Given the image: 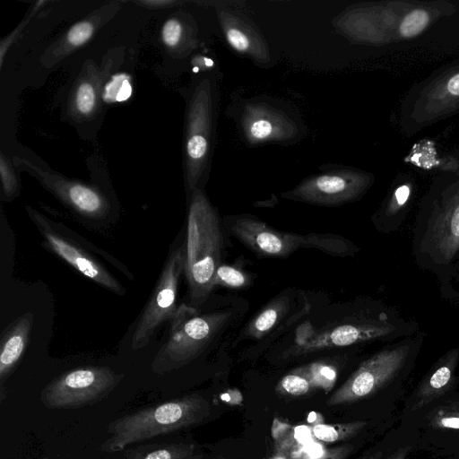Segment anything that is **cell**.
<instances>
[{
    "label": "cell",
    "mask_w": 459,
    "mask_h": 459,
    "mask_svg": "<svg viewBox=\"0 0 459 459\" xmlns=\"http://www.w3.org/2000/svg\"><path fill=\"white\" fill-rule=\"evenodd\" d=\"M411 249L415 264L433 273L446 299H459V191L429 199L414 222Z\"/></svg>",
    "instance_id": "cell-1"
},
{
    "label": "cell",
    "mask_w": 459,
    "mask_h": 459,
    "mask_svg": "<svg viewBox=\"0 0 459 459\" xmlns=\"http://www.w3.org/2000/svg\"><path fill=\"white\" fill-rule=\"evenodd\" d=\"M224 237L216 210L205 195L195 189L187 213L185 270L189 305L200 307L214 289L217 269L222 264Z\"/></svg>",
    "instance_id": "cell-2"
},
{
    "label": "cell",
    "mask_w": 459,
    "mask_h": 459,
    "mask_svg": "<svg viewBox=\"0 0 459 459\" xmlns=\"http://www.w3.org/2000/svg\"><path fill=\"white\" fill-rule=\"evenodd\" d=\"M425 339L426 333L419 331L372 354L331 395L328 404L353 403L401 381L412 369Z\"/></svg>",
    "instance_id": "cell-3"
},
{
    "label": "cell",
    "mask_w": 459,
    "mask_h": 459,
    "mask_svg": "<svg viewBox=\"0 0 459 459\" xmlns=\"http://www.w3.org/2000/svg\"><path fill=\"white\" fill-rule=\"evenodd\" d=\"M209 411L205 400L186 396L119 418L108 427L102 445L108 452L119 451L135 442L152 438L201 421Z\"/></svg>",
    "instance_id": "cell-4"
},
{
    "label": "cell",
    "mask_w": 459,
    "mask_h": 459,
    "mask_svg": "<svg viewBox=\"0 0 459 459\" xmlns=\"http://www.w3.org/2000/svg\"><path fill=\"white\" fill-rule=\"evenodd\" d=\"M419 331L416 321L404 318L392 307L377 304L344 324L316 331L307 344L290 349L289 353L302 355L376 341L393 342Z\"/></svg>",
    "instance_id": "cell-5"
},
{
    "label": "cell",
    "mask_w": 459,
    "mask_h": 459,
    "mask_svg": "<svg viewBox=\"0 0 459 459\" xmlns=\"http://www.w3.org/2000/svg\"><path fill=\"white\" fill-rule=\"evenodd\" d=\"M230 310L199 314L190 305L178 306L170 322L169 336L152 362L157 372L186 364L199 356L230 321Z\"/></svg>",
    "instance_id": "cell-6"
},
{
    "label": "cell",
    "mask_w": 459,
    "mask_h": 459,
    "mask_svg": "<svg viewBox=\"0 0 459 459\" xmlns=\"http://www.w3.org/2000/svg\"><path fill=\"white\" fill-rule=\"evenodd\" d=\"M230 230L248 249L262 257H287L299 248L314 247L332 255H353L351 241L335 234L300 235L277 230L250 215L230 219Z\"/></svg>",
    "instance_id": "cell-7"
},
{
    "label": "cell",
    "mask_w": 459,
    "mask_h": 459,
    "mask_svg": "<svg viewBox=\"0 0 459 459\" xmlns=\"http://www.w3.org/2000/svg\"><path fill=\"white\" fill-rule=\"evenodd\" d=\"M185 270V244L173 249L162 268L157 284L134 331L131 347L144 348L155 331L177 312L181 275Z\"/></svg>",
    "instance_id": "cell-8"
},
{
    "label": "cell",
    "mask_w": 459,
    "mask_h": 459,
    "mask_svg": "<svg viewBox=\"0 0 459 459\" xmlns=\"http://www.w3.org/2000/svg\"><path fill=\"white\" fill-rule=\"evenodd\" d=\"M121 378L108 367L75 368L52 381L42 392L41 401L48 408L82 406L107 395Z\"/></svg>",
    "instance_id": "cell-9"
},
{
    "label": "cell",
    "mask_w": 459,
    "mask_h": 459,
    "mask_svg": "<svg viewBox=\"0 0 459 459\" xmlns=\"http://www.w3.org/2000/svg\"><path fill=\"white\" fill-rule=\"evenodd\" d=\"M212 91L204 79L195 89L189 103L185 140L186 181L192 192L207 164L212 132Z\"/></svg>",
    "instance_id": "cell-10"
},
{
    "label": "cell",
    "mask_w": 459,
    "mask_h": 459,
    "mask_svg": "<svg viewBox=\"0 0 459 459\" xmlns=\"http://www.w3.org/2000/svg\"><path fill=\"white\" fill-rule=\"evenodd\" d=\"M28 213L43 237L45 246L73 268L105 289L122 295L125 288L106 267L74 240L56 230L38 211L27 207Z\"/></svg>",
    "instance_id": "cell-11"
},
{
    "label": "cell",
    "mask_w": 459,
    "mask_h": 459,
    "mask_svg": "<svg viewBox=\"0 0 459 459\" xmlns=\"http://www.w3.org/2000/svg\"><path fill=\"white\" fill-rule=\"evenodd\" d=\"M367 185L368 179L361 174L350 170L331 171L308 178L282 195L311 204L336 206L355 200Z\"/></svg>",
    "instance_id": "cell-12"
},
{
    "label": "cell",
    "mask_w": 459,
    "mask_h": 459,
    "mask_svg": "<svg viewBox=\"0 0 459 459\" xmlns=\"http://www.w3.org/2000/svg\"><path fill=\"white\" fill-rule=\"evenodd\" d=\"M241 126L251 144L287 141L297 134L295 122L282 111L264 103H249L241 116Z\"/></svg>",
    "instance_id": "cell-13"
},
{
    "label": "cell",
    "mask_w": 459,
    "mask_h": 459,
    "mask_svg": "<svg viewBox=\"0 0 459 459\" xmlns=\"http://www.w3.org/2000/svg\"><path fill=\"white\" fill-rule=\"evenodd\" d=\"M41 182L60 200L80 215L90 219L106 216L109 204L94 187L47 174L34 167Z\"/></svg>",
    "instance_id": "cell-14"
},
{
    "label": "cell",
    "mask_w": 459,
    "mask_h": 459,
    "mask_svg": "<svg viewBox=\"0 0 459 459\" xmlns=\"http://www.w3.org/2000/svg\"><path fill=\"white\" fill-rule=\"evenodd\" d=\"M459 365V347L444 353L431 367L418 385L411 408L418 410L444 395L454 386Z\"/></svg>",
    "instance_id": "cell-15"
},
{
    "label": "cell",
    "mask_w": 459,
    "mask_h": 459,
    "mask_svg": "<svg viewBox=\"0 0 459 459\" xmlns=\"http://www.w3.org/2000/svg\"><path fill=\"white\" fill-rule=\"evenodd\" d=\"M219 18L225 39L232 49L260 62L268 59L264 41L249 23L224 11L220 12Z\"/></svg>",
    "instance_id": "cell-16"
},
{
    "label": "cell",
    "mask_w": 459,
    "mask_h": 459,
    "mask_svg": "<svg viewBox=\"0 0 459 459\" xmlns=\"http://www.w3.org/2000/svg\"><path fill=\"white\" fill-rule=\"evenodd\" d=\"M33 315L24 313L4 332L0 347V377L3 380L22 356L30 335Z\"/></svg>",
    "instance_id": "cell-17"
},
{
    "label": "cell",
    "mask_w": 459,
    "mask_h": 459,
    "mask_svg": "<svg viewBox=\"0 0 459 459\" xmlns=\"http://www.w3.org/2000/svg\"><path fill=\"white\" fill-rule=\"evenodd\" d=\"M411 195V187L409 184L397 186L391 198L373 216L375 228L385 234L398 230L406 218Z\"/></svg>",
    "instance_id": "cell-18"
},
{
    "label": "cell",
    "mask_w": 459,
    "mask_h": 459,
    "mask_svg": "<svg viewBox=\"0 0 459 459\" xmlns=\"http://www.w3.org/2000/svg\"><path fill=\"white\" fill-rule=\"evenodd\" d=\"M288 308L287 297L274 299L250 321L246 329V335L254 339L264 337L277 325Z\"/></svg>",
    "instance_id": "cell-19"
},
{
    "label": "cell",
    "mask_w": 459,
    "mask_h": 459,
    "mask_svg": "<svg viewBox=\"0 0 459 459\" xmlns=\"http://www.w3.org/2000/svg\"><path fill=\"white\" fill-rule=\"evenodd\" d=\"M309 365L293 370L283 377L277 390L284 394L299 396L307 394L313 387H317Z\"/></svg>",
    "instance_id": "cell-20"
},
{
    "label": "cell",
    "mask_w": 459,
    "mask_h": 459,
    "mask_svg": "<svg viewBox=\"0 0 459 459\" xmlns=\"http://www.w3.org/2000/svg\"><path fill=\"white\" fill-rule=\"evenodd\" d=\"M365 424L361 421L342 425L316 424L313 427L312 433L317 439L332 443L354 435Z\"/></svg>",
    "instance_id": "cell-21"
},
{
    "label": "cell",
    "mask_w": 459,
    "mask_h": 459,
    "mask_svg": "<svg viewBox=\"0 0 459 459\" xmlns=\"http://www.w3.org/2000/svg\"><path fill=\"white\" fill-rule=\"evenodd\" d=\"M193 455V446L170 444L148 451L147 453H138L130 459H192Z\"/></svg>",
    "instance_id": "cell-22"
},
{
    "label": "cell",
    "mask_w": 459,
    "mask_h": 459,
    "mask_svg": "<svg viewBox=\"0 0 459 459\" xmlns=\"http://www.w3.org/2000/svg\"><path fill=\"white\" fill-rule=\"evenodd\" d=\"M250 277L242 270L229 264H221L214 277V285L240 290L247 287Z\"/></svg>",
    "instance_id": "cell-23"
},
{
    "label": "cell",
    "mask_w": 459,
    "mask_h": 459,
    "mask_svg": "<svg viewBox=\"0 0 459 459\" xmlns=\"http://www.w3.org/2000/svg\"><path fill=\"white\" fill-rule=\"evenodd\" d=\"M96 105V92L93 85L89 82H82L75 91L74 106L78 113L89 116Z\"/></svg>",
    "instance_id": "cell-24"
},
{
    "label": "cell",
    "mask_w": 459,
    "mask_h": 459,
    "mask_svg": "<svg viewBox=\"0 0 459 459\" xmlns=\"http://www.w3.org/2000/svg\"><path fill=\"white\" fill-rule=\"evenodd\" d=\"M429 20V17L426 11L421 9L413 10L402 21L400 32L403 37H413L423 30Z\"/></svg>",
    "instance_id": "cell-25"
},
{
    "label": "cell",
    "mask_w": 459,
    "mask_h": 459,
    "mask_svg": "<svg viewBox=\"0 0 459 459\" xmlns=\"http://www.w3.org/2000/svg\"><path fill=\"white\" fill-rule=\"evenodd\" d=\"M430 425L437 429L459 430V407L454 406L440 409L437 413L433 414Z\"/></svg>",
    "instance_id": "cell-26"
},
{
    "label": "cell",
    "mask_w": 459,
    "mask_h": 459,
    "mask_svg": "<svg viewBox=\"0 0 459 459\" xmlns=\"http://www.w3.org/2000/svg\"><path fill=\"white\" fill-rule=\"evenodd\" d=\"M94 32V25L91 22L82 21L75 23L66 33L67 45L77 48L87 42Z\"/></svg>",
    "instance_id": "cell-27"
},
{
    "label": "cell",
    "mask_w": 459,
    "mask_h": 459,
    "mask_svg": "<svg viewBox=\"0 0 459 459\" xmlns=\"http://www.w3.org/2000/svg\"><path fill=\"white\" fill-rule=\"evenodd\" d=\"M184 28L180 21L172 18L162 26L161 39L168 48L177 47L182 39Z\"/></svg>",
    "instance_id": "cell-28"
},
{
    "label": "cell",
    "mask_w": 459,
    "mask_h": 459,
    "mask_svg": "<svg viewBox=\"0 0 459 459\" xmlns=\"http://www.w3.org/2000/svg\"><path fill=\"white\" fill-rule=\"evenodd\" d=\"M0 173L4 195L7 198L14 197L18 191L17 178L3 153L0 158Z\"/></svg>",
    "instance_id": "cell-29"
},
{
    "label": "cell",
    "mask_w": 459,
    "mask_h": 459,
    "mask_svg": "<svg viewBox=\"0 0 459 459\" xmlns=\"http://www.w3.org/2000/svg\"><path fill=\"white\" fill-rule=\"evenodd\" d=\"M316 332L308 321L302 323L296 330L294 345L290 349H298L307 344Z\"/></svg>",
    "instance_id": "cell-30"
},
{
    "label": "cell",
    "mask_w": 459,
    "mask_h": 459,
    "mask_svg": "<svg viewBox=\"0 0 459 459\" xmlns=\"http://www.w3.org/2000/svg\"><path fill=\"white\" fill-rule=\"evenodd\" d=\"M294 437L299 444H307L311 441L312 430L307 426H298L294 428Z\"/></svg>",
    "instance_id": "cell-31"
},
{
    "label": "cell",
    "mask_w": 459,
    "mask_h": 459,
    "mask_svg": "<svg viewBox=\"0 0 459 459\" xmlns=\"http://www.w3.org/2000/svg\"><path fill=\"white\" fill-rule=\"evenodd\" d=\"M304 450L310 456V458H320L324 455V449L322 446L313 441L306 444Z\"/></svg>",
    "instance_id": "cell-32"
},
{
    "label": "cell",
    "mask_w": 459,
    "mask_h": 459,
    "mask_svg": "<svg viewBox=\"0 0 459 459\" xmlns=\"http://www.w3.org/2000/svg\"><path fill=\"white\" fill-rule=\"evenodd\" d=\"M447 90L453 95H459V74H455L448 81Z\"/></svg>",
    "instance_id": "cell-33"
},
{
    "label": "cell",
    "mask_w": 459,
    "mask_h": 459,
    "mask_svg": "<svg viewBox=\"0 0 459 459\" xmlns=\"http://www.w3.org/2000/svg\"><path fill=\"white\" fill-rule=\"evenodd\" d=\"M410 450L411 446H401L388 459H406Z\"/></svg>",
    "instance_id": "cell-34"
},
{
    "label": "cell",
    "mask_w": 459,
    "mask_h": 459,
    "mask_svg": "<svg viewBox=\"0 0 459 459\" xmlns=\"http://www.w3.org/2000/svg\"><path fill=\"white\" fill-rule=\"evenodd\" d=\"M175 1H141L140 4H145L151 7H166L167 5H171L173 4H176Z\"/></svg>",
    "instance_id": "cell-35"
},
{
    "label": "cell",
    "mask_w": 459,
    "mask_h": 459,
    "mask_svg": "<svg viewBox=\"0 0 459 459\" xmlns=\"http://www.w3.org/2000/svg\"><path fill=\"white\" fill-rule=\"evenodd\" d=\"M382 455H383V453L381 451H379L374 455L365 457L364 459H381Z\"/></svg>",
    "instance_id": "cell-36"
},
{
    "label": "cell",
    "mask_w": 459,
    "mask_h": 459,
    "mask_svg": "<svg viewBox=\"0 0 459 459\" xmlns=\"http://www.w3.org/2000/svg\"><path fill=\"white\" fill-rule=\"evenodd\" d=\"M308 459H319V458H308Z\"/></svg>",
    "instance_id": "cell-37"
}]
</instances>
